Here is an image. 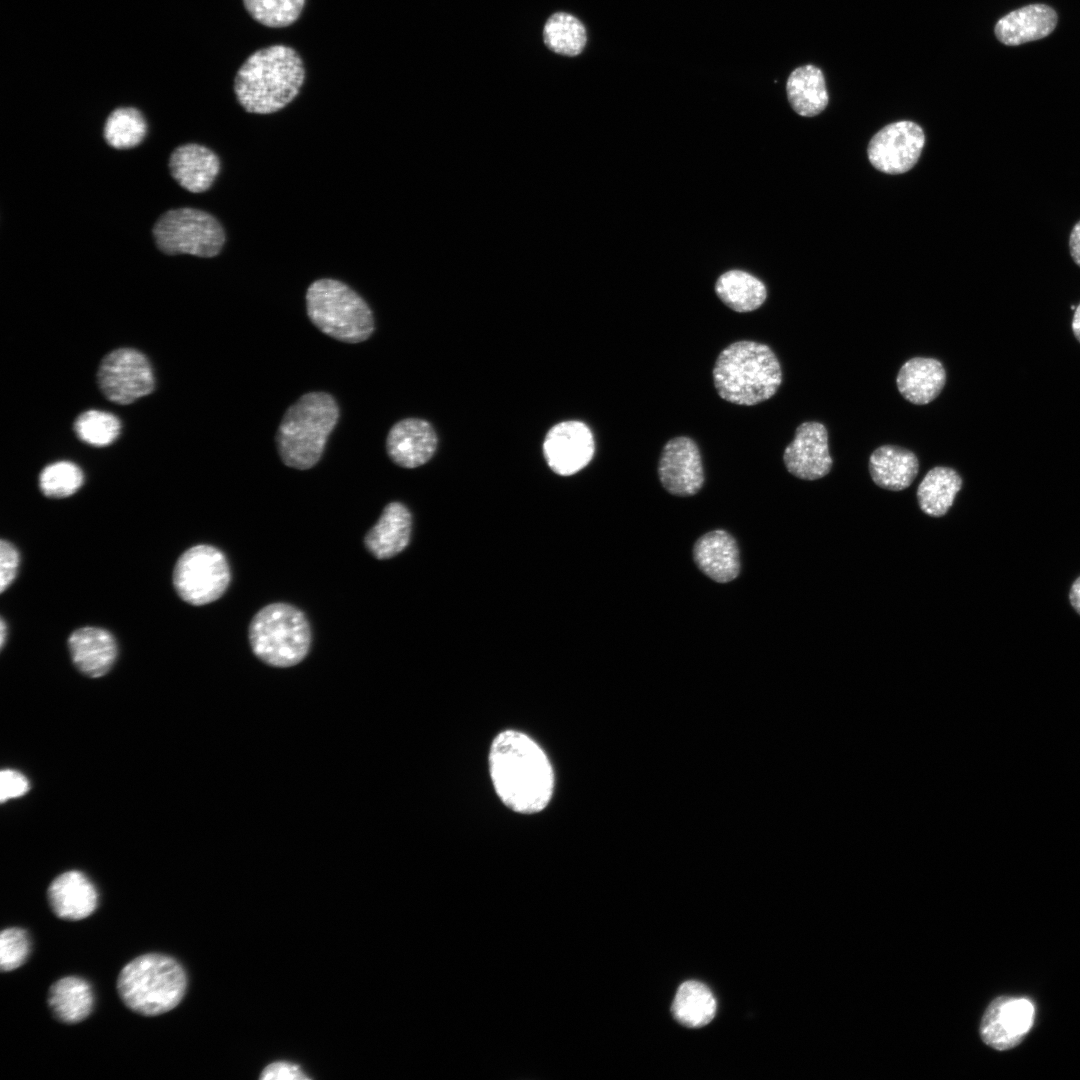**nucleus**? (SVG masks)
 Returning a JSON list of instances; mask_svg holds the SVG:
<instances>
[{
    "label": "nucleus",
    "mask_w": 1080,
    "mask_h": 1080,
    "mask_svg": "<svg viewBox=\"0 0 1080 1080\" xmlns=\"http://www.w3.org/2000/svg\"><path fill=\"white\" fill-rule=\"evenodd\" d=\"M74 429L82 441L92 446L103 447L116 440L121 424L111 413L89 410L78 416Z\"/></svg>",
    "instance_id": "obj_33"
},
{
    "label": "nucleus",
    "mask_w": 1080,
    "mask_h": 1080,
    "mask_svg": "<svg viewBox=\"0 0 1080 1080\" xmlns=\"http://www.w3.org/2000/svg\"><path fill=\"white\" fill-rule=\"evenodd\" d=\"M310 321L324 334L346 343H359L374 331V317L364 299L341 281H314L306 292Z\"/></svg>",
    "instance_id": "obj_6"
},
{
    "label": "nucleus",
    "mask_w": 1080,
    "mask_h": 1080,
    "mask_svg": "<svg viewBox=\"0 0 1080 1080\" xmlns=\"http://www.w3.org/2000/svg\"><path fill=\"white\" fill-rule=\"evenodd\" d=\"M305 78L300 55L291 47L274 45L251 54L234 80L240 105L250 113L269 114L284 108L299 93Z\"/></svg>",
    "instance_id": "obj_2"
},
{
    "label": "nucleus",
    "mask_w": 1080,
    "mask_h": 1080,
    "mask_svg": "<svg viewBox=\"0 0 1080 1080\" xmlns=\"http://www.w3.org/2000/svg\"><path fill=\"white\" fill-rule=\"evenodd\" d=\"M919 471L916 455L904 448L883 445L869 459L872 480L881 488L901 491L909 487Z\"/></svg>",
    "instance_id": "obj_24"
},
{
    "label": "nucleus",
    "mask_w": 1080,
    "mask_h": 1080,
    "mask_svg": "<svg viewBox=\"0 0 1080 1080\" xmlns=\"http://www.w3.org/2000/svg\"><path fill=\"white\" fill-rule=\"evenodd\" d=\"M98 383L110 401L126 405L151 393L155 382L151 365L142 353L120 348L103 358Z\"/></svg>",
    "instance_id": "obj_10"
},
{
    "label": "nucleus",
    "mask_w": 1080,
    "mask_h": 1080,
    "mask_svg": "<svg viewBox=\"0 0 1080 1080\" xmlns=\"http://www.w3.org/2000/svg\"><path fill=\"white\" fill-rule=\"evenodd\" d=\"M925 143L922 128L912 121H898L879 130L870 140L867 154L877 170L902 174L917 163Z\"/></svg>",
    "instance_id": "obj_11"
},
{
    "label": "nucleus",
    "mask_w": 1080,
    "mask_h": 1080,
    "mask_svg": "<svg viewBox=\"0 0 1080 1080\" xmlns=\"http://www.w3.org/2000/svg\"><path fill=\"white\" fill-rule=\"evenodd\" d=\"M20 555L16 547L2 539L0 543V591L4 592L16 577Z\"/></svg>",
    "instance_id": "obj_36"
},
{
    "label": "nucleus",
    "mask_w": 1080,
    "mask_h": 1080,
    "mask_svg": "<svg viewBox=\"0 0 1080 1080\" xmlns=\"http://www.w3.org/2000/svg\"><path fill=\"white\" fill-rule=\"evenodd\" d=\"M437 435L427 421L406 418L392 426L386 439L391 460L404 468H416L428 462L437 448Z\"/></svg>",
    "instance_id": "obj_16"
},
{
    "label": "nucleus",
    "mask_w": 1080,
    "mask_h": 1080,
    "mask_svg": "<svg viewBox=\"0 0 1080 1080\" xmlns=\"http://www.w3.org/2000/svg\"><path fill=\"white\" fill-rule=\"evenodd\" d=\"M261 1078L265 1080L275 1079H308L309 1077L303 1073L297 1064H293L286 1061H279L268 1065L261 1074Z\"/></svg>",
    "instance_id": "obj_38"
},
{
    "label": "nucleus",
    "mask_w": 1080,
    "mask_h": 1080,
    "mask_svg": "<svg viewBox=\"0 0 1080 1080\" xmlns=\"http://www.w3.org/2000/svg\"><path fill=\"white\" fill-rule=\"evenodd\" d=\"M719 299L736 312H751L759 308L767 297L764 283L741 270L722 274L715 284Z\"/></svg>",
    "instance_id": "obj_28"
},
{
    "label": "nucleus",
    "mask_w": 1080,
    "mask_h": 1080,
    "mask_svg": "<svg viewBox=\"0 0 1080 1080\" xmlns=\"http://www.w3.org/2000/svg\"><path fill=\"white\" fill-rule=\"evenodd\" d=\"M30 953L28 933L19 927L2 930L0 934V968L3 972L20 967Z\"/></svg>",
    "instance_id": "obj_35"
},
{
    "label": "nucleus",
    "mask_w": 1080,
    "mask_h": 1080,
    "mask_svg": "<svg viewBox=\"0 0 1080 1080\" xmlns=\"http://www.w3.org/2000/svg\"><path fill=\"white\" fill-rule=\"evenodd\" d=\"M713 382L722 399L752 406L776 393L782 382L781 365L769 346L737 341L719 353L713 368Z\"/></svg>",
    "instance_id": "obj_3"
},
{
    "label": "nucleus",
    "mask_w": 1080,
    "mask_h": 1080,
    "mask_svg": "<svg viewBox=\"0 0 1080 1080\" xmlns=\"http://www.w3.org/2000/svg\"><path fill=\"white\" fill-rule=\"evenodd\" d=\"M339 418L334 397L326 392L302 395L285 412L276 434L283 463L299 470L313 467Z\"/></svg>",
    "instance_id": "obj_4"
},
{
    "label": "nucleus",
    "mask_w": 1080,
    "mask_h": 1080,
    "mask_svg": "<svg viewBox=\"0 0 1080 1080\" xmlns=\"http://www.w3.org/2000/svg\"><path fill=\"white\" fill-rule=\"evenodd\" d=\"M243 3L250 16L260 24L282 28L299 18L305 0H243Z\"/></svg>",
    "instance_id": "obj_32"
},
{
    "label": "nucleus",
    "mask_w": 1080,
    "mask_h": 1080,
    "mask_svg": "<svg viewBox=\"0 0 1080 1080\" xmlns=\"http://www.w3.org/2000/svg\"><path fill=\"white\" fill-rule=\"evenodd\" d=\"M1072 330L1075 337L1080 342V304L1075 308L1072 320Z\"/></svg>",
    "instance_id": "obj_41"
},
{
    "label": "nucleus",
    "mask_w": 1080,
    "mask_h": 1080,
    "mask_svg": "<svg viewBox=\"0 0 1080 1080\" xmlns=\"http://www.w3.org/2000/svg\"><path fill=\"white\" fill-rule=\"evenodd\" d=\"M187 976L174 958L149 953L126 964L117 979L118 994L135 1013L156 1016L175 1008L184 997Z\"/></svg>",
    "instance_id": "obj_5"
},
{
    "label": "nucleus",
    "mask_w": 1080,
    "mask_h": 1080,
    "mask_svg": "<svg viewBox=\"0 0 1080 1080\" xmlns=\"http://www.w3.org/2000/svg\"><path fill=\"white\" fill-rule=\"evenodd\" d=\"M249 642L253 653L264 663L290 667L306 657L311 629L301 610L287 603H273L252 618Z\"/></svg>",
    "instance_id": "obj_7"
},
{
    "label": "nucleus",
    "mask_w": 1080,
    "mask_h": 1080,
    "mask_svg": "<svg viewBox=\"0 0 1080 1080\" xmlns=\"http://www.w3.org/2000/svg\"><path fill=\"white\" fill-rule=\"evenodd\" d=\"M1056 11L1045 4H1030L1003 16L995 25L997 39L1017 46L1050 35L1057 25Z\"/></svg>",
    "instance_id": "obj_21"
},
{
    "label": "nucleus",
    "mask_w": 1080,
    "mask_h": 1080,
    "mask_svg": "<svg viewBox=\"0 0 1080 1080\" xmlns=\"http://www.w3.org/2000/svg\"><path fill=\"white\" fill-rule=\"evenodd\" d=\"M47 894L52 911L61 919L87 918L98 905L96 887L85 874L76 870L57 876L49 885Z\"/></svg>",
    "instance_id": "obj_17"
},
{
    "label": "nucleus",
    "mask_w": 1080,
    "mask_h": 1080,
    "mask_svg": "<svg viewBox=\"0 0 1080 1080\" xmlns=\"http://www.w3.org/2000/svg\"><path fill=\"white\" fill-rule=\"evenodd\" d=\"M6 634H7V625H6L5 620L3 618H1V623H0V646H1V648L4 646V643H5V640H6Z\"/></svg>",
    "instance_id": "obj_42"
},
{
    "label": "nucleus",
    "mask_w": 1080,
    "mask_h": 1080,
    "mask_svg": "<svg viewBox=\"0 0 1080 1080\" xmlns=\"http://www.w3.org/2000/svg\"><path fill=\"white\" fill-rule=\"evenodd\" d=\"M412 518L399 502L389 503L378 522L366 533L364 544L377 559H389L403 551L409 543Z\"/></svg>",
    "instance_id": "obj_22"
},
{
    "label": "nucleus",
    "mask_w": 1080,
    "mask_h": 1080,
    "mask_svg": "<svg viewBox=\"0 0 1080 1080\" xmlns=\"http://www.w3.org/2000/svg\"><path fill=\"white\" fill-rule=\"evenodd\" d=\"M84 481L82 470L74 463L60 461L46 466L39 477V486L47 497L64 498L79 490Z\"/></svg>",
    "instance_id": "obj_34"
},
{
    "label": "nucleus",
    "mask_w": 1080,
    "mask_h": 1080,
    "mask_svg": "<svg viewBox=\"0 0 1080 1080\" xmlns=\"http://www.w3.org/2000/svg\"><path fill=\"white\" fill-rule=\"evenodd\" d=\"M1069 599L1074 609L1080 614V577L1072 584Z\"/></svg>",
    "instance_id": "obj_40"
},
{
    "label": "nucleus",
    "mask_w": 1080,
    "mask_h": 1080,
    "mask_svg": "<svg viewBox=\"0 0 1080 1080\" xmlns=\"http://www.w3.org/2000/svg\"><path fill=\"white\" fill-rule=\"evenodd\" d=\"M71 659L79 671L98 678L105 675L117 658V643L114 636L99 627H82L68 638Z\"/></svg>",
    "instance_id": "obj_18"
},
{
    "label": "nucleus",
    "mask_w": 1080,
    "mask_h": 1080,
    "mask_svg": "<svg viewBox=\"0 0 1080 1080\" xmlns=\"http://www.w3.org/2000/svg\"><path fill=\"white\" fill-rule=\"evenodd\" d=\"M697 567L718 583L734 580L740 572L739 549L734 537L725 530L710 531L693 547Z\"/></svg>",
    "instance_id": "obj_20"
},
{
    "label": "nucleus",
    "mask_w": 1080,
    "mask_h": 1080,
    "mask_svg": "<svg viewBox=\"0 0 1080 1080\" xmlns=\"http://www.w3.org/2000/svg\"><path fill=\"white\" fill-rule=\"evenodd\" d=\"M29 790L27 778L18 771L4 769L0 774V800L5 802L24 795Z\"/></svg>",
    "instance_id": "obj_37"
},
{
    "label": "nucleus",
    "mask_w": 1080,
    "mask_h": 1080,
    "mask_svg": "<svg viewBox=\"0 0 1080 1080\" xmlns=\"http://www.w3.org/2000/svg\"><path fill=\"white\" fill-rule=\"evenodd\" d=\"M1069 250L1073 261L1080 267V220L1071 230L1069 236Z\"/></svg>",
    "instance_id": "obj_39"
},
{
    "label": "nucleus",
    "mask_w": 1080,
    "mask_h": 1080,
    "mask_svg": "<svg viewBox=\"0 0 1080 1080\" xmlns=\"http://www.w3.org/2000/svg\"><path fill=\"white\" fill-rule=\"evenodd\" d=\"M152 232L157 247L168 255L214 257L225 242L219 221L203 210L190 207L166 211L155 222Z\"/></svg>",
    "instance_id": "obj_8"
},
{
    "label": "nucleus",
    "mask_w": 1080,
    "mask_h": 1080,
    "mask_svg": "<svg viewBox=\"0 0 1080 1080\" xmlns=\"http://www.w3.org/2000/svg\"><path fill=\"white\" fill-rule=\"evenodd\" d=\"M786 92L793 110L805 117L821 113L829 98L822 71L814 65H804L791 72Z\"/></svg>",
    "instance_id": "obj_26"
},
{
    "label": "nucleus",
    "mask_w": 1080,
    "mask_h": 1080,
    "mask_svg": "<svg viewBox=\"0 0 1080 1080\" xmlns=\"http://www.w3.org/2000/svg\"><path fill=\"white\" fill-rule=\"evenodd\" d=\"M1035 1006L1024 997L1000 996L987 1007L980 1024L985 1044L1008 1050L1022 1042L1033 1026Z\"/></svg>",
    "instance_id": "obj_12"
},
{
    "label": "nucleus",
    "mask_w": 1080,
    "mask_h": 1080,
    "mask_svg": "<svg viewBox=\"0 0 1080 1080\" xmlns=\"http://www.w3.org/2000/svg\"><path fill=\"white\" fill-rule=\"evenodd\" d=\"M489 766L497 795L513 811L534 814L550 802L554 789L552 766L540 746L524 733H499L490 748Z\"/></svg>",
    "instance_id": "obj_1"
},
{
    "label": "nucleus",
    "mask_w": 1080,
    "mask_h": 1080,
    "mask_svg": "<svg viewBox=\"0 0 1080 1080\" xmlns=\"http://www.w3.org/2000/svg\"><path fill=\"white\" fill-rule=\"evenodd\" d=\"M961 486L962 479L954 469L944 466L932 468L917 490L921 510L932 517L945 515Z\"/></svg>",
    "instance_id": "obj_27"
},
{
    "label": "nucleus",
    "mask_w": 1080,
    "mask_h": 1080,
    "mask_svg": "<svg viewBox=\"0 0 1080 1080\" xmlns=\"http://www.w3.org/2000/svg\"><path fill=\"white\" fill-rule=\"evenodd\" d=\"M48 1004L55 1017L63 1023L75 1024L86 1019L94 1006L91 985L83 978L67 976L49 989Z\"/></svg>",
    "instance_id": "obj_25"
},
{
    "label": "nucleus",
    "mask_w": 1080,
    "mask_h": 1080,
    "mask_svg": "<svg viewBox=\"0 0 1080 1080\" xmlns=\"http://www.w3.org/2000/svg\"><path fill=\"white\" fill-rule=\"evenodd\" d=\"M716 1001L710 989L697 981L681 984L672 1004L675 1019L684 1026L698 1028L708 1024L715 1015Z\"/></svg>",
    "instance_id": "obj_29"
},
{
    "label": "nucleus",
    "mask_w": 1080,
    "mask_h": 1080,
    "mask_svg": "<svg viewBox=\"0 0 1080 1080\" xmlns=\"http://www.w3.org/2000/svg\"><path fill=\"white\" fill-rule=\"evenodd\" d=\"M595 444L590 428L580 421H564L547 433L543 452L549 467L569 476L583 469L594 455Z\"/></svg>",
    "instance_id": "obj_13"
},
{
    "label": "nucleus",
    "mask_w": 1080,
    "mask_h": 1080,
    "mask_svg": "<svg viewBox=\"0 0 1080 1080\" xmlns=\"http://www.w3.org/2000/svg\"><path fill=\"white\" fill-rule=\"evenodd\" d=\"M147 133V123L135 107H118L107 117L104 139L109 146L123 150L139 145Z\"/></svg>",
    "instance_id": "obj_31"
},
{
    "label": "nucleus",
    "mask_w": 1080,
    "mask_h": 1080,
    "mask_svg": "<svg viewBox=\"0 0 1080 1080\" xmlns=\"http://www.w3.org/2000/svg\"><path fill=\"white\" fill-rule=\"evenodd\" d=\"M174 180L192 193L208 190L220 171V160L209 148L188 143L178 146L169 157Z\"/></svg>",
    "instance_id": "obj_19"
},
{
    "label": "nucleus",
    "mask_w": 1080,
    "mask_h": 1080,
    "mask_svg": "<svg viewBox=\"0 0 1080 1080\" xmlns=\"http://www.w3.org/2000/svg\"><path fill=\"white\" fill-rule=\"evenodd\" d=\"M946 372L942 363L933 358L914 357L905 362L897 375V387L909 402L924 405L942 391Z\"/></svg>",
    "instance_id": "obj_23"
},
{
    "label": "nucleus",
    "mask_w": 1080,
    "mask_h": 1080,
    "mask_svg": "<svg viewBox=\"0 0 1080 1080\" xmlns=\"http://www.w3.org/2000/svg\"><path fill=\"white\" fill-rule=\"evenodd\" d=\"M658 476L670 494L695 495L704 483L702 459L696 443L685 436L669 440L660 455Z\"/></svg>",
    "instance_id": "obj_14"
},
{
    "label": "nucleus",
    "mask_w": 1080,
    "mask_h": 1080,
    "mask_svg": "<svg viewBox=\"0 0 1080 1080\" xmlns=\"http://www.w3.org/2000/svg\"><path fill=\"white\" fill-rule=\"evenodd\" d=\"M783 461L788 472L797 478L816 480L826 476L832 458L825 426L813 421L800 424L793 441L784 450Z\"/></svg>",
    "instance_id": "obj_15"
},
{
    "label": "nucleus",
    "mask_w": 1080,
    "mask_h": 1080,
    "mask_svg": "<svg viewBox=\"0 0 1080 1080\" xmlns=\"http://www.w3.org/2000/svg\"><path fill=\"white\" fill-rule=\"evenodd\" d=\"M543 37L550 50L565 56L579 55L587 41L582 22L564 12H558L549 17L544 25Z\"/></svg>",
    "instance_id": "obj_30"
},
{
    "label": "nucleus",
    "mask_w": 1080,
    "mask_h": 1080,
    "mask_svg": "<svg viewBox=\"0 0 1080 1080\" xmlns=\"http://www.w3.org/2000/svg\"><path fill=\"white\" fill-rule=\"evenodd\" d=\"M231 580L230 567L218 548L199 544L186 550L178 559L173 584L185 602L200 606L219 599Z\"/></svg>",
    "instance_id": "obj_9"
}]
</instances>
